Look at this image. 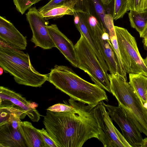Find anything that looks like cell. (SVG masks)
Segmentation results:
<instances>
[{"instance_id":"obj_1","label":"cell","mask_w":147,"mask_h":147,"mask_svg":"<svg viewBox=\"0 0 147 147\" xmlns=\"http://www.w3.org/2000/svg\"><path fill=\"white\" fill-rule=\"evenodd\" d=\"M73 110L55 112L47 110L43 122L58 147H82L88 140H98V126L94 107L70 98Z\"/></svg>"},{"instance_id":"obj_2","label":"cell","mask_w":147,"mask_h":147,"mask_svg":"<svg viewBox=\"0 0 147 147\" xmlns=\"http://www.w3.org/2000/svg\"><path fill=\"white\" fill-rule=\"evenodd\" d=\"M48 81L70 98L94 107L108 99L105 90L77 75L70 67L55 65L51 70Z\"/></svg>"},{"instance_id":"obj_3","label":"cell","mask_w":147,"mask_h":147,"mask_svg":"<svg viewBox=\"0 0 147 147\" xmlns=\"http://www.w3.org/2000/svg\"><path fill=\"white\" fill-rule=\"evenodd\" d=\"M0 67L13 76L18 84L31 87L42 86L48 75L37 71L32 65L28 53L15 48L0 40Z\"/></svg>"},{"instance_id":"obj_4","label":"cell","mask_w":147,"mask_h":147,"mask_svg":"<svg viewBox=\"0 0 147 147\" xmlns=\"http://www.w3.org/2000/svg\"><path fill=\"white\" fill-rule=\"evenodd\" d=\"M111 92L119 106L129 114L139 131L147 136V108L129 82L119 76L108 74Z\"/></svg>"},{"instance_id":"obj_5","label":"cell","mask_w":147,"mask_h":147,"mask_svg":"<svg viewBox=\"0 0 147 147\" xmlns=\"http://www.w3.org/2000/svg\"><path fill=\"white\" fill-rule=\"evenodd\" d=\"M74 47L77 67L87 73L94 84L111 93L108 74L104 70L92 47L82 34Z\"/></svg>"},{"instance_id":"obj_6","label":"cell","mask_w":147,"mask_h":147,"mask_svg":"<svg viewBox=\"0 0 147 147\" xmlns=\"http://www.w3.org/2000/svg\"><path fill=\"white\" fill-rule=\"evenodd\" d=\"M122 63L127 74L147 77V67L139 52L135 38L125 28L115 26Z\"/></svg>"},{"instance_id":"obj_7","label":"cell","mask_w":147,"mask_h":147,"mask_svg":"<svg viewBox=\"0 0 147 147\" xmlns=\"http://www.w3.org/2000/svg\"><path fill=\"white\" fill-rule=\"evenodd\" d=\"M86 19L93 31L98 47L109 69L110 74L117 75L127 81V73L121 69L109 34L103 25L95 16L87 14Z\"/></svg>"},{"instance_id":"obj_8","label":"cell","mask_w":147,"mask_h":147,"mask_svg":"<svg viewBox=\"0 0 147 147\" xmlns=\"http://www.w3.org/2000/svg\"><path fill=\"white\" fill-rule=\"evenodd\" d=\"M103 102L99 103L93 109L98 126V140L105 147H131L113 124Z\"/></svg>"},{"instance_id":"obj_9","label":"cell","mask_w":147,"mask_h":147,"mask_svg":"<svg viewBox=\"0 0 147 147\" xmlns=\"http://www.w3.org/2000/svg\"><path fill=\"white\" fill-rule=\"evenodd\" d=\"M103 103L113 120L120 128L122 135L131 147H141L143 138L129 114L122 107Z\"/></svg>"},{"instance_id":"obj_10","label":"cell","mask_w":147,"mask_h":147,"mask_svg":"<svg viewBox=\"0 0 147 147\" xmlns=\"http://www.w3.org/2000/svg\"><path fill=\"white\" fill-rule=\"evenodd\" d=\"M26 15L32 33L30 40L34 47L44 49L56 47L47 28L49 22L43 17L38 9L35 7H30Z\"/></svg>"},{"instance_id":"obj_11","label":"cell","mask_w":147,"mask_h":147,"mask_svg":"<svg viewBox=\"0 0 147 147\" xmlns=\"http://www.w3.org/2000/svg\"><path fill=\"white\" fill-rule=\"evenodd\" d=\"M47 28L56 47L73 66L77 67L76 53L74 45L72 42L60 30L56 24L48 25Z\"/></svg>"},{"instance_id":"obj_12","label":"cell","mask_w":147,"mask_h":147,"mask_svg":"<svg viewBox=\"0 0 147 147\" xmlns=\"http://www.w3.org/2000/svg\"><path fill=\"white\" fill-rule=\"evenodd\" d=\"M75 25L92 47L97 58L105 71L108 73V66L98 47L91 26L82 11L76 10L73 15Z\"/></svg>"},{"instance_id":"obj_13","label":"cell","mask_w":147,"mask_h":147,"mask_svg":"<svg viewBox=\"0 0 147 147\" xmlns=\"http://www.w3.org/2000/svg\"><path fill=\"white\" fill-rule=\"evenodd\" d=\"M0 40L20 50H25L27 46L26 38L5 17H0Z\"/></svg>"},{"instance_id":"obj_14","label":"cell","mask_w":147,"mask_h":147,"mask_svg":"<svg viewBox=\"0 0 147 147\" xmlns=\"http://www.w3.org/2000/svg\"><path fill=\"white\" fill-rule=\"evenodd\" d=\"M0 99L11 101L20 107L33 122H38L40 115L36 109L37 104L32 103L21 95L3 86L0 87Z\"/></svg>"},{"instance_id":"obj_15","label":"cell","mask_w":147,"mask_h":147,"mask_svg":"<svg viewBox=\"0 0 147 147\" xmlns=\"http://www.w3.org/2000/svg\"><path fill=\"white\" fill-rule=\"evenodd\" d=\"M27 147L19 128L5 124L0 126V147Z\"/></svg>"},{"instance_id":"obj_16","label":"cell","mask_w":147,"mask_h":147,"mask_svg":"<svg viewBox=\"0 0 147 147\" xmlns=\"http://www.w3.org/2000/svg\"><path fill=\"white\" fill-rule=\"evenodd\" d=\"M19 130L28 147H48L41 135L31 122L22 121Z\"/></svg>"},{"instance_id":"obj_17","label":"cell","mask_w":147,"mask_h":147,"mask_svg":"<svg viewBox=\"0 0 147 147\" xmlns=\"http://www.w3.org/2000/svg\"><path fill=\"white\" fill-rule=\"evenodd\" d=\"M77 0H68L63 4L40 13L46 20L57 19L65 15H73Z\"/></svg>"},{"instance_id":"obj_18","label":"cell","mask_w":147,"mask_h":147,"mask_svg":"<svg viewBox=\"0 0 147 147\" xmlns=\"http://www.w3.org/2000/svg\"><path fill=\"white\" fill-rule=\"evenodd\" d=\"M129 83L144 105L147 104V77L141 74H129Z\"/></svg>"},{"instance_id":"obj_19","label":"cell","mask_w":147,"mask_h":147,"mask_svg":"<svg viewBox=\"0 0 147 147\" xmlns=\"http://www.w3.org/2000/svg\"><path fill=\"white\" fill-rule=\"evenodd\" d=\"M128 17L131 27L140 34L147 24V10L140 11L130 10Z\"/></svg>"},{"instance_id":"obj_20","label":"cell","mask_w":147,"mask_h":147,"mask_svg":"<svg viewBox=\"0 0 147 147\" xmlns=\"http://www.w3.org/2000/svg\"><path fill=\"white\" fill-rule=\"evenodd\" d=\"M112 16L116 20L122 18L129 10L128 0H113Z\"/></svg>"},{"instance_id":"obj_21","label":"cell","mask_w":147,"mask_h":147,"mask_svg":"<svg viewBox=\"0 0 147 147\" xmlns=\"http://www.w3.org/2000/svg\"><path fill=\"white\" fill-rule=\"evenodd\" d=\"M86 0L104 26V17L107 14L105 6L102 4L101 0Z\"/></svg>"},{"instance_id":"obj_22","label":"cell","mask_w":147,"mask_h":147,"mask_svg":"<svg viewBox=\"0 0 147 147\" xmlns=\"http://www.w3.org/2000/svg\"><path fill=\"white\" fill-rule=\"evenodd\" d=\"M129 10L137 11L147 10V0H128Z\"/></svg>"},{"instance_id":"obj_23","label":"cell","mask_w":147,"mask_h":147,"mask_svg":"<svg viewBox=\"0 0 147 147\" xmlns=\"http://www.w3.org/2000/svg\"><path fill=\"white\" fill-rule=\"evenodd\" d=\"M17 10L22 15L32 5L30 0H13Z\"/></svg>"},{"instance_id":"obj_24","label":"cell","mask_w":147,"mask_h":147,"mask_svg":"<svg viewBox=\"0 0 147 147\" xmlns=\"http://www.w3.org/2000/svg\"><path fill=\"white\" fill-rule=\"evenodd\" d=\"M65 104L58 103L48 107L47 110L55 112H67L73 110V107L67 102Z\"/></svg>"},{"instance_id":"obj_25","label":"cell","mask_w":147,"mask_h":147,"mask_svg":"<svg viewBox=\"0 0 147 147\" xmlns=\"http://www.w3.org/2000/svg\"><path fill=\"white\" fill-rule=\"evenodd\" d=\"M68 0H51L47 3L40 8L38 10L42 13L61 5Z\"/></svg>"},{"instance_id":"obj_26","label":"cell","mask_w":147,"mask_h":147,"mask_svg":"<svg viewBox=\"0 0 147 147\" xmlns=\"http://www.w3.org/2000/svg\"><path fill=\"white\" fill-rule=\"evenodd\" d=\"M38 130L48 147H58L46 129L43 128L41 129H38Z\"/></svg>"},{"instance_id":"obj_27","label":"cell","mask_w":147,"mask_h":147,"mask_svg":"<svg viewBox=\"0 0 147 147\" xmlns=\"http://www.w3.org/2000/svg\"><path fill=\"white\" fill-rule=\"evenodd\" d=\"M110 39L121 67L122 70L124 72L126 73L122 62L116 35Z\"/></svg>"},{"instance_id":"obj_28","label":"cell","mask_w":147,"mask_h":147,"mask_svg":"<svg viewBox=\"0 0 147 147\" xmlns=\"http://www.w3.org/2000/svg\"><path fill=\"white\" fill-rule=\"evenodd\" d=\"M140 36L141 38H143V42L144 46L147 50V24Z\"/></svg>"},{"instance_id":"obj_29","label":"cell","mask_w":147,"mask_h":147,"mask_svg":"<svg viewBox=\"0 0 147 147\" xmlns=\"http://www.w3.org/2000/svg\"><path fill=\"white\" fill-rule=\"evenodd\" d=\"M113 0H101L102 4L104 6L109 5L112 2Z\"/></svg>"},{"instance_id":"obj_30","label":"cell","mask_w":147,"mask_h":147,"mask_svg":"<svg viewBox=\"0 0 147 147\" xmlns=\"http://www.w3.org/2000/svg\"><path fill=\"white\" fill-rule=\"evenodd\" d=\"M141 147H147V138L143 139Z\"/></svg>"},{"instance_id":"obj_31","label":"cell","mask_w":147,"mask_h":147,"mask_svg":"<svg viewBox=\"0 0 147 147\" xmlns=\"http://www.w3.org/2000/svg\"><path fill=\"white\" fill-rule=\"evenodd\" d=\"M41 0H30V2L32 5L38 3Z\"/></svg>"},{"instance_id":"obj_32","label":"cell","mask_w":147,"mask_h":147,"mask_svg":"<svg viewBox=\"0 0 147 147\" xmlns=\"http://www.w3.org/2000/svg\"><path fill=\"white\" fill-rule=\"evenodd\" d=\"M144 62L146 65L147 67V55L146 57L145 58L143 59Z\"/></svg>"},{"instance_id":"obj_33","label":"cell","mask_w":147,"mask_h":147,"mask_svg":"<svg viewBox=\"0 0 147 147\" xmlns=\"http://www.w3.org/2000/svg\"><path fill=\"white\" fill-rule=\"evenodd\" d=\"M3 69L0 67V75H1L3 73Z\"/></svg>"},{"instance_id":"obj_34","label":"cell","mask_w":147,"mask_h":147,"mask_svg":"<svg viewBox=\"0 0 147 147\" xmlns=\"http://www.w3.org/2000/svg\"><path fill=\"white\" fill-rule=\"evenodd\" d=\"M144 106L146 108H147V104L145 105H144Z\"/></svg>"}]
</instances>
